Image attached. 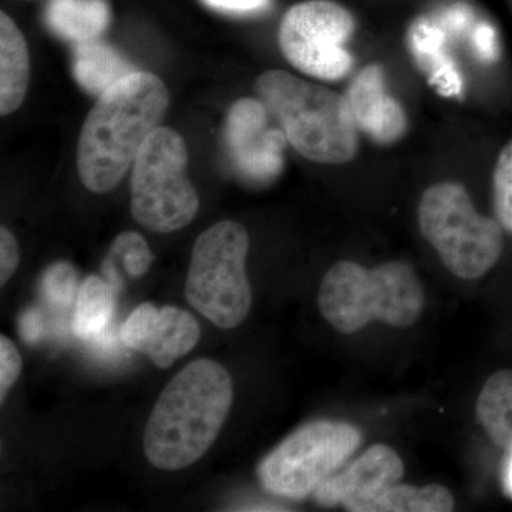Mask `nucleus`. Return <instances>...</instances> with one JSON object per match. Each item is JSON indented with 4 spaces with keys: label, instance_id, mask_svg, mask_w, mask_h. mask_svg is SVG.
<instances>
[{
    "label": "nucleus",
    "instance_id": "1",
    "mask_svg": "<svg viewBox=\"0 0 512 512\" xmlns=\"http://www.w3.org/2000/svg\"><path fill=\"white\" fill-rule=\"evenodd\" d=\"M168 104L165 84L144 72L124 77L99 96L77 144V170L87 190L103 194L123 180Z\"/></svg>",
    "mask_w": 512,
    "mask_h": 512
},
{
    "label": "nucleus",
    "instance_id": "2",
    "mask_svg": "<svg viewBox=\"0 0 512 512\" xmlns=\"http://www.w3.org/2000/svg\"><path fill=\"white\" fill-rule=\"evenodd\" d=\"M234 390L227 370L198 359L168 383L148 419L144 451L160 470H183L217 439L231 410Z\"/></svg>",
    "mask_w": 512,
    "mask_h": 512
},
{
    "label": "nucleus",
    "instance_id": "3",
    "mask_svg": "<svg viewBox=\"0 0 512 512\" xmlns=\"http://www.w3.org/2000/svg\"><path fill=\"white\" fill-rule=\"evenodd\" d=\"M256 92L301 156L328 165L346 164L356 157L359 128L345 94L285 70L262 73Z\"/></svg>",
    "mask_w": 512,
    "mask_h": 512
},
{
    "label": "nucleus",
    "instance_id": "4",
    "mask_svg": "<svg viewBox=\"0 0 512 512\" xmlns=\"http://www.w3.org/2000/svg\"><path fill=\"white\" fill-rule=\"evenodd\" d=\"M426 298L419 276L403 261L366 269L352 261L332 266L320 284L319 311L333 329L359 332L373 320L410 328L420 319Z\"/></svg>",
    "mask_w": 512,
    "mask_h": 512
},
{
    "label": "nucleus",
    "instance_id": "5",
    "mask_svg": "<svg viewBox=\"0 0 512 512\" xmlns=\"http://www.w3.org/2000/svg\"><path fill=\"white\" fill-rule=\"evenodd\" d=\"M417 215L421 234L457 278H481L500 261L504 229L476 210L463 184L431 185L421 195Z\"/></svg>",
    "mask_w": 512,
    "mask_h": 512
},
{
    "label": "nucleus",
    "instance_id": "6",
    "mask_svg": "<svg viewBox=\"0 0 512 512\" xmlns=\"http://www.w3.org/2000/svg\"><path fill=\"white\" fill-rule=\"evenodd\" d=\"M248 251L247 229L235 221L218 222L195 241L185 296L218 328H237L251 311Z\"/></svg>",
    "mask_w": 512,
    "mask_h": 512
},
{
    "label": "nucleus",
    "instance_id": "7",
    "mask_svg": "<svg viewBox=\"0 0 512 512\" xmlns=\"http://www.w3.org/2000/svg\"><path fill=\"white\" fill-rule=\"evenodd\" d=\"M187 147L173 128L158 127L133 164L131 212L143 227L173 232L187 227L200 200L187 178Z\"/></svg>",
    "mask_w": 512,
    "mask_h": 512
},
{
    "label": "nucleus",
    "instance_id": "8",
    "mask_svg": "<svg viewBox=\"0 0 512 512\" xmlns=\"http://www.w3.org/2000/svg\"><path fill=\"white\" fill-rule=\"evenodd\" d=\"M362 433L345 421L318 420L282 441L262 460L258 477L269 493L302 500L355 454Z\"/></svg>",
    "mask_w": 512,
    "mask_h": 512
},
{
    "label": "nucleus",
    "instance_id": "9",
    "mask_svg": "<svg viewBox=\"0 0 512 512\" xmlns=\"http://www.w3.org/2000/svg\"><path fill=\"white\" fill-rule=\"evenodd\" d=\"M355 32V16L345 6L333 0H306L285 13L278 42L296 70L323 82H338L355 66L346 49Z\"/></svg>",
    "mask_w": 512,
    "mask_h": 512
},
{
    "label": "nucleus",
    "instance_id": "10",
    "mask_svg": "<svg viewBox=\"0 0 512 512\" xmlns=\"http://www.w3.org/2000/svg\"><path fill=\"white\" fill-rule=\"evenodd\" d=\"M272 114L261 100L242 99L231 107L225 143L238 174L254 184L275 180L284 168V131L271 127Z\"/></svg>",
    "mask_w": 512,
    "mask_h": 512
},
{
    "label": "nucleus",
    "instance_id": "11",
    "mask_svg": "<svg viewBox=\"0 0 512 512\" xmlns=\"http://www.w3.org/2000/svg\"><path fill=\"white\" fill-rule=\"evenodd\" d=\"M403 474V460L396 450L376 444L342 473L323 481L313 497L323 507L340 505L350 512H372L377 501L402 481Z\"/></svg>",
    "mask_w": 512,
    "mask_h": 512
},
{
    "label": "nucleus",
    "instance_id": "12",
    "mask_svg": "<svg viewBox=\"0 0 512 512\" xmlns=\"http://www.w3.org/2000/svg\"><path fill=\"white\" fill-rule=\"evenodd\" d=\"M200 335V325L191 313L175 306L158 309L153 303L137 306L120 333L127 348L146 353L160 369L190 353Z\"/></svg>",
    "mask_w": 512,
    "mask_h": 512
},
{
    "label": "nucleus",
    "instance_id": "13",
    "mask_svg": "<svg viewBox=\"0 0 512 512\" xmlns=\"http://www.w3.org/2000/svg\"><path fill=\"white\" fill-rule=\"evenodd\" d=\"M360 133L380 146H390L406 134L407 114L386 89L384 70L370 63L353 77L345 94Z\"/></svg>",
    "mask_w": 512,
    "mask_h": 512
},
{
    "label": "nucleus",
    "instance_id": "14",
    "mask_svg": "<svg viewBox=\"0 0 512 512\" xmlns=\"http://www.w3.org/2000/svg\"><path fill=\"white\" fill-rule=\"evenodd\" d=\"M30 62L28 43L6 13L0 15V113L18 110L28 92Z\"/></svg>",
    "mask_w": 512,
    "mask_h": 512
},
{
    "label": "nucleus",
    "instance_id": "15",
    "mask_svg": "<svg viewBox=\"0 0 512 512\" xmlns=\"http://www.w3.org/2000/svg\"><path fill=\"white\" fill-rule=\"evenodd\" d=\"M137 72L113 46L99 39L76 43L73 76L83 90L101 96L124 77Z\"/></svg>",
    "mask_w": 512,
    "mask_h": 512
},
{
    "label": "nucleus",
    "instance_id": "16",
    "mask_svg": "<svg viewBox=\"0 0 512 512\" xmlns=\"http://www.w3.org/2000/svg\"><path fill=\"white\" fill-rule=\"evenodd\" d=\"M110 22L104 0H52L46 9V23L55 35L72 42L97 39Z\"/></svg>",
    "mask_w": 512,
    "mask_h": 512
},
{
    "label": "nucleus",
    "instance_id": "17",
    "mask_svg": "<svg viewBox=\"0 0 512 512\" xmlns=\"http://www.w3.org/2000/svg\"><path fill=\"white\" fill-rule=\"evenodd\" d=\"M410 43L417 62L429 77L431 86L441 96H460L464 86L463 77L453 60L443 52V32L429 23H419L414 26Z\"/></svg>",
    "mask_w": 512,
    "mask_h": 512
},
{
    "label": "nucleus",
    "instance_id": "18",
    "mask_svg": "<svg viewBox=\"0 0 512 512\" xmlns=\"http://www.w3.org/2000/svg\"><path fill=\"white\" fill-rule=\"evenodd\" d=\"M477 419L495 446L512 450V369L488 377L478 394Z\"/></svg>",
    "mask_w": 512,
    "mask_h": 512
},
{
    "label": "nucleus",
    "instance_id": "19",
    "mask_svg": "<svg viewBox=\"0 0 512 512\" xmlns=\"http://www.w3.org/2000/svg\"><path fill=\"white\" fill-rule=\"evenodd\" d=\"M113 286L92 275L77 292L73 332L80 339H97L109 328L114 313Z\"/></svg>",
    "mask_w": 512,
    "mask_h": 512
},
{
    "label": "nucleus",
    "instance_id": "20",
    "mask_svg": "<svg viewBox=\"0 0 512 512\" xmlns=\"http://www.w3.org/2000/svg\"><path fill=\"white\" fill-rule=\"evenodd\" d=\"M454 504L453 494L444 485L396 484L377 501L372 512H450Z\"/></svg>",
    "mask_w": 512,
    "mask_h": 512
},
{
    "label": "nucleus",
    "instance_id": "21",
    "mask_svg": "<svg viewBox=\"0 0 512 512\" xmlns=\"http://www.w3.org/2000/svg\"><path fill=\"white\" fill-rule=\"evenodd\" d=\"M494 218L512 234V138L498 153L493 168Z\"/></svg>",
    "mask_w": 512,
    "mask_h": 512
},
{
    "label": "nucleus",
    "instance_id": "22",
    "mask_svg": "<svg viewBox=\"0 0 512 512\" xmlns=\"http://www.w3.org/2000/svg\"><path fill=\"white\" fill-rule=\"evenodd\" d=\"M111 256L123 259L124 268L133 278H140L146 274L153 262V255L147 242L137 232H124L114 239Z\"/></svg>",
    "mask_w": 512,
    "mask_h": 512
},
{
    "label": "nucleus",
    "instance_id": "23",
    "mask_svg": "<svg viewBox=\"0 0 512 512\" xmlns=\"http://www.w3.org/2000/svg\"><path fill=\"white\" fill-rule=\"evenodd\" d=\"M43 292L56 305H70L77 292V275L73 266L59 262L47 269L42 281Z\"/></svg>",
    "mask_w": 512,
    "mask_h": 512
},
{
    "label": "nucleus",
    "instance_id": "24",
    "mask_svg": "<svg viewBox=\"0 0 512 512\" xmlns=\"http://www.w3.org/2000/svg\"><path fill=\"white\" fill-rule=\"evenodd\" d=\"M22 370L20 353L12 340L0 338V402L5 400L6 393L15 384Z\"/></svg>",
    "mask_w": 512,
    "mask_h": 512
},
{
    "label": "nucleus",
    "instance_id": "25",
    "mask_svg": "<svg viewBox=\"0 0 512 512\" xmlns=\"http://www.w3.org/2000/svg\"><path fill=\"white\" fill-rule=\"evenodd\" d=\"M19 264L18 242L8 228H0V285L15 274Z\"/></svg>",
    "mask_w": 512,
    "mask_h": 512
},
{
    "label": "nucleus",
    "instance_id": "26",
    "mask_svg": "<svg viewBox=\"0 0 512 512\" xmlns=\"http://www.w3.org/2000/svg\"><path fill=\"white\" fill-rule=\"evenodd\" d=\"M205 5L220 12L249 15L264 12L271 6L272 0H202Z\"/></svg>",
    "mask_w": 512,
    "mask_h": 512
},
{
    "label": "nucleus",
    "instance_id": "27",
    "mask_svg": "<svg viewBox=\"0 0 512 512\" xmlns=\"http://www.w3.org/2000/svg\"><path fill=\"white\" fill-rule=\"evenodd\" d=\"M474 49L484 62H494L497 59V37L490 25H480L474 32Z\"/></svg>",
    "mask_w": 512,
    "mask_h": 512
},
{
    "label": "nucleus",
    "instance_id": "28",
    "mask_svg": "<svg viewBox=\"0 0 512 512\" xmlns=\"http://www.w3.org/2000/svg\"><path fill=\"white\" fill-rule=\"evenodd\" d=\"M20 330H22L23 338L28 342H33L40 336V318L36 312H28L20 320Z\"/></svg>",
    "mask_w": 512,
    "mask_h": 512
},
{
    "label": "nucleus",
    "instance_id": "29",
    "mask_svg": "<svg viewBox=\"0 0 512 512\" xmlns=\"http://www.w3.org/2000/svg\"><path fill=\"white\" fill-rule=\"evenodd\" d=\"M507 487L512 494V450L510 451V461H508L507 467Z\"/></svg>",
    "mask_w": 512,
    "mask_h": 512
}]
</instances>
